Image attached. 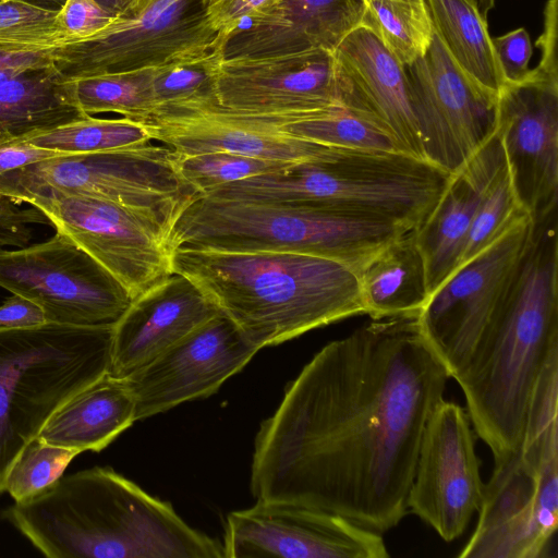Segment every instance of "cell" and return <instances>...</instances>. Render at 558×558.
I'll list each match as a JSON object with an SVG mask.
<instances>
[{
	"label": "cell",
	"mask_w": 558,
	"mask_h": 558,
	"mask_svg": "<svg viewBox=\"0 0 558 558\" xmlns=\"http://www.w3.org/2000/svg\"><path fill=\"white\" fill-rule=\"evenodd\" d=\"M417 314L323 347L256 434V500L304 505L383 534L408 514L421 439L449 373Z\"/></svg>",
	"instance_id": "6da1fadb"
},
{
	"label": "cell",
	"mask_w": 558,
	"mask_h": 558,
	"mask_svg": "<svg viewBox=\"0 0 558 558\" xmlns=\"http://www.w3.org/2000/svg\"><path fill=\"white\" fill-rule=\"evenodd\" d=\"M532 220L507 292L456 378L494 460L519 447L537 378L558 350L557 208Z\"/></svg>",
	"instance_id": "7a4b0ae2"
},
{
	"label": "cell",
	"mask_w": 558,
	"mask_h": 558,
	"mask_svg": "<svg viewBox=\"0 0 558 558\" xmlns=\"http://www.w3.org/2000/svg\"><path fill=\"white\" fill-rule=\"evenodd\" d=\"M49 558H223V545L111 468L60 476L2 513Z\"/></svg>",
	"instance_id": "3957f363"
},
{
	"label": "cell",
	"mask_w": 558,
	"mask_h": 558,
	"mask_svg": "<svg viewBox=\"0 0 558 558\" xmlns=\"http://www.w3.org/2000/svg\"><path fill=\"white\" fill-rule=\"evenodd\" d=\"M172 269L199 288L259 350L366 314L356 272L326 257L175 247Z\"/></svg>",
	"instance_id": "277c9868"
},
{
	"label": "cell",
	"mask_w": 558,
	"mask_h": 558,
	"mask_svg": "<svg viewBox=\"0 0 558 558\" xmlns=\"http://www.w3.org/2000/svg\"><path fill=\"white\" fill-rule=\"evenodd\" d=\"M451 174L404 153L335 147L322 158L228 183L204 196L312 206L415 231L438 203Z\"/></svg>",
	"instance_id": "5b68a950"
},
{
	"label": "cell",
	"mask_w": 558,
	"mask_h": 558,
	"mask_svg": "<svg viewBox=\"0 0 558 558\" xmlns=\"http://www.w3.org/2000/svg\"><path fill=\"white\" fill-rule=\"evenodd\" d=\"M558 371L534 387L519 447L494 460L478 519L460 558L548 557L558 526Z\"/></svg>",
	"instance_id": "8992f818"
},
{
	"label": "cell",
	"mask_w": 558,
	"mask_h": 558,
	"mask_svg": "<svg viewBox=\"0 0 558 558\" xmlns=\"http://www.w3.org/2000/svg\"><path fill=\"white\" fill-rule=\"evenodd\" d=\"M113 326L0 328V494L13 462L51 414L109 372Z\"/></svg>",
	"instance_id": "52a82bcc"
},
{
	"label": "cell",
	"mask_w": 558,
	"mask_h": 558,
	"mask_svg": "<svg viewBox=\"0 0 558 558\" xmlns=\"http://www.w3.org/2000/svg\"><path fill=\"white\" fill-rule=\"evenodd\" d=\"M412 231L384 221L293 204L198 196L173 225L168 244L209 250H275L340 262L355 272L389 242Z\"/></svg>",
	"instance_id": "ba28073f"
},
{
	"label": "cell",
	"mask_w": 558,
	"mask_h": 558,
	"mask_svg": "<svg viewBox=\"0 0 558 558\" xmlns=\"http://www.w3.org/2000/svg\"><path fill=\"white\" fill-rule=\"evenodd\" d=\"M178 154L151 142L130 148L68 154L0 175V195L26 203L43 194L93 197L123 206L167 236L201 194L184 180Z\"/></svg>",
	"instance_id": "9c48e42d"
},
{
	"label": "cell",
	"mask_w": 558,
	"mask_h": 558,
	"mask_svg": "<svg viewBox=\"0 0 558 558\" xmlns=\"http://www.w3.org/2000/svg\"><path fill=\"white\" fill-rule=\"evenodd\" d=\"M216 34L201 0H157L145 12L117 16L98 33L49 50L66 80L215 59Z\"/></svg>",
	"instance_id": "30bf717a"
},
{
	"label": "cell",
	"mask_w": 558,
	"mask_h": 558,
	"mask_svg": "<svg viewBox=\"0 0 558 558\" xmlns=\"http://www.w3.org/2000/svg\"><path fill=\"white\" fill-rule=\"evenodd\" d=\"M215 105L222 111L281 125L307 112L350 105V85L333 51L311 48L222 57L210 66Z\"/></svg>",
	"instance_id": "8fae6325"
},
{
	"label": "cell",
	"mask_w": 558,
	"mask_h": 558,
	"mask_svg": "<svg viewBox=\"0 0 558 558\" xmlns=\"http://www.w3.org/2000/svg\"><path fill=\"white\" fill-rule=\"evenodd\" d=\"M0 287L44 311L49 323L114 325L133 301L122 284L65 234L17 250L0 247Z\"/></svg>",
	"instance_id": "7c38bea8"
},
{
	"label": "cell",
	"mask_w": 558,
	"mask_h": 558,
	"mask_svg": "<svg viewBox=\"0 0 558 558\" xmlns=\"http://www.w3.org/2000/svg\"><path fill=\"white\" fill-rule=\"evenodd\" d=\"M533 228L522 218L458 267L420 312L423 335L456 379L499 307Z\"/></svg>",
	"instance_id": "4fadbf2b"
},
{
	"label": "cell",
	"mask_w": 558,
	"mask_h": 558,
	"mask_svg": "<svg viewBox=\"0 0 558 558\" xmlns=\"http://www.w3.org/2000/svg\"><path fill=\"white\" fill-rule=\"evenodd\" d=\"M405 74L425 157L454 173L495 134L498 96L461 70L435 32Z\"/></svg>",
	"instance_id": "5bb4252c"
},
{
	"label": "cell",
	"mask_w": 558,
	"mask_h": 558,
	"mask_svg": "<svg viewBox=\"0 0 558 558\" xmlns=\"http://www.w3.org/2000/svg\"><path fill=\"white\" fill-rule=\"evenodd\" d=\"M26 203L111 274L132 300L173 274L166 234L123 206L65 194L36 195Z\"/></svg>",
	"instance_id": "9a60e30c"
},
{
	"label": "cell",
	"mask_w": 558,
	"mask_h": 558,
	"mask_svg": "<svg viewBox=\"0 0 558 558\" xmlns=\"http://www.w3.org/2000/svg\"><path fill=\"white\" fill-rule=\"evenodd\" d=\"M468 411L445 399L432 413L418 449L409 511L446 542L460 537L485 490Z\"/></svg>",
	"instance_id": "2e32d148"
},
{
	"label": "cell",
	"mask_w": 558,
	"mask_h": 558,
	"mask_svg": "<svg viewBox=\"0 0 558 558\" xmlns=\"http://www.w3.org/2000/svg\"><path fill=\"white\" fill-rule=\"evenodd\" d=\"M225 558H387L380 533L300 504L257 500L228 514Z\"/></svg>",
	"instance_id": "e0dca14e"
},
{
	"label": "cell",
	"mask_w": 558,
	"mask_h": 558,
	"mask_svg": "<svg viewBox=\"0 0 558 558\" xmlns=\"http://www.w3.org/2000/svg\"><path fill=\"white\" fill-rule=\"evenodd\" d=\"M258 351L220 312L124 379L135 400L136 421L215 393Z\"/></svg>",
	"instance_id": "ac0fdd59"
},
{
	"label": "cell",
	"mask_w": 558,
	"mask_h": 558,
	"mask_svg": "<svg viewBox=\"0 0 558 558\" xmlns=\"http://www.w3.org/2000/svg\"><path fill=\"white\" fill-rule=\"evenodd\" d=\"M517 199L532 218L558 205V83L535 74L505 85L497 129Z\"/></svg>",
	"instance_id": "d6986e66"
},
{
	"label": "cell",
	"mask_w": 558,
	"mask_h": 558,
	"mask_svg": "<svg viewBox=\"0 0 558 558\" xmlns=\"http://www.w3.org/2000/svg\"><path fill=\"white\" fill-rule=\"evenodd\" d=\"M140 122L153 142L184 155L225 151L301 162L322 158L335 148L292 136L258 118L225 112L214 98L161 107Z\"/></svg>",
	"instance_id": "ffe728a7"
},
{
	"label": "cell",
	"mask_w": 558,
	"mask_h": 558,
	"mask_svg": "<svg viewBox=\"0 0 558 558\" xmlns=\"http://www.w3.org/2000/svg\"><path fill=\"white\" fill-rule=\"evenodd\" d=\"M219 313L190 279L173 272L135 298L114 324L108 373L128 378Z\"/></svg>",
	"instance_id": "44dd1931"
},
{
	"label": "cell",
	"mask_w": 558,
	"mask_h": 558,
	"mask_svg": "<svg viewBox=\"0 0 558 558\" xmlns=\"http://www.w3.org/2000/svg\"><path fill=\"white\" fill-rule=\"evenodd\" d=\"M351 90V105L374 117L403 153L426 160L413 112L405 66L366 26L350 32L333 50Z\"/></svg>",
	"instance_id": "7402d4cb"
},
{
	"label": "cell",
	"mask_w": 558,
	"mask_h": 558,
	"mask_svg": "<svg viewBox=\"0 0 558 558\" xmlns=\"http://www.w3.org/2000/svg\"><path fill=\"white\" fill-rule=\"evenodd\" d=\"M505 163L500 140L495 132L451 174L438 203L415 230L426 266L429 295L458 267L483 194Z\"/></svg>",
	"instance_id": "603a6c76"
},
{
	"label": "cell",
	"mask_w": 558,
	"mask_h": 558,
	"mask_svg": "<svg viewBox=\"0 0 558 558\" xmlns=\"http://www.w3.org/2000/svg\"><path fill=\"white\" fill-rule=\"evenodd\" d=\"M362 0H283L244 24L223 57L293 52L311 48L333 51L360 26Z\"/></svg>",
	"instance_id": "cb8c5ba5"
},
{
	"label": "cell",
	"mask_w": 558,
	"mask_h": 558,
	"mask_svg": "<svg viewBox=\"0 0 558 558\" xmlns=\"http://www.w3.org/2000/svg\"><path fill=\"white\" fill-rule=\"evenodd\" d=\"M50 57L0 70V144L87 117Z\"/></svg>",
	"instance_id": "d4e9b609"
},
{
	"label": "cell",
	"mask_w": 558,
	"mask_h": 558,
	"mask_svg": "<svg viewBox=\"0 0 558 558\" xmlns=\"http://www.w3.org/2000/svg\"><path fill=\"white\" fill-rule=\"evenodd\" d=\"M135 413L125 380L107 373L62 403L37 436L77 453L99 452L136 421Z\"/></svg>",
	"instance_id": "484cf974"
},
{
	"label": "cell",
	"mask_w": 558,
	"mask_h": 558,
	"mask_svg": "<svg viewBox=\"0 0 558 558\" xmlns=\"http://www.w3.org/2000/svg\"><path fill=\"white\" fill-rule=\"evenodd\" d=\"M356 276L371 319L417 314L429 298L415 231L404 232L380 248Z\"/></svg>",
	"instance_id": "4316f807"
},
{
	"label": "cell",
	"mask_w": 558,
	"mask_h": 558,
	"mask_svg": "<svg viewBox=\"0 0 558 558\" xmlns=\"http://www.w3.org/2000/svg\"><path fill=\"white\" fill-rule=\"evenodd\" d=\"M435 34L461 70L499 96L505 81L485 17L475 0H425Z\"/></svg>",
	"instance_id": "83f0119b"
},
{
	"label": "cell",
	"mask_w": 558,
	"mask_h": 558,
	"mask_svg": "<svg viewBox=\"0 0 558 558\" xmlns=\"http://www.w3.org/2000/svg\"><path fill=\"white\" fill-rule=\"evenodd\" d=\"M275 126L292 136L326 146L403 153L374 117L347 104L317 109L299 120Z\"/></svg>",
	"instance_id": "f1b7e54d"
},
{
	"label": "cell",
	"mask_w": 558,
	"mask_h": 558,
	"mask_svg": "<svg viewBox=\"0 0 558 558\" xmlns=\"http://www.w3.org/2000/svg\"><path fill=\"white\" fill-rule=\"evenodd\" d=\"M362 24L404 65L428 50L434 28L425 0H362Z\"/></svg>",
	"instance_id": "f546056e"
},
{
	"label": "cell",
	"mask_w": 558,
	"mask_h": 558,
	"mask_svg": "<svg viewBox=\"0 0 558 558\" xmlns=\"http://www.w3.org/2000/svg\"><path fill=\"white\" fill-rule=\"evenodd\" d=\"M64 154L101 153L153 142L140 121L129 118L101 119L87 116L19 140Z\"/></svg>",
	"instance_id": "4dcf8cb0"
},
{
	"label": "cell",
	"mask_w": 558,
	"mask_h": 558,
	"mask_svg": "<svg viewBox=\"0 0 558 558\" xmlns=\"http://www.w3.org/2000/svg\"><path fill=\"white\" fill-rule=\"evenodd\" d=\"M150 68L70 80L75 101L88 116L113 112L142 121L155 110Z\"/></svg>",
	"instance_id": "1f68e13d"
},
{
	"label": "cell",
	"mask_w": 558,
	"mask_h": 558,
	"mask_svg": "<svg viewBox=\"0 0 558 558\" xmlns=\"http://www.w3.org/2000/svg\"><path fill=\"white\" fill-rule=\"evenodd\" d=\"M292 163L295 162L267 160L225 151L178 154L177 158L181 175L201 195L228 183L281 171Z\"/></svg>",
	"instance_id": "d6a6232c"
},
{
	"label": "cell",
	"mask_w": 558,
	"mask_h": 558,
	"mask_svg": "<svg viewBox=\"0 0 558 558\" xmlns=\"http://www.w3.org/2000/svg\"><path fill=\"white\" fill-rule=\"evenodd\" d=\"M527 216L517 199L505 163L483 194L458 267L492 244L515 222Z\"/></svg>",
	"instance_id": "836d02e7"
},
{
	"label": "cell",
	"mask_w": 558,
	"mask_h": 558,
	"mask_svg": "<svg viewBox=\"0 0 558 558\" xmlns=\"http://www.w3.org/2000/svg\"><path fill=\"white\" fill-rule=\"evenodd\" d=\"M77 454L75 450L49 445L36 436L13 462L7 476L5 490L15 501L24 500L62 476Z\"/></svg>",
	"instance_id": "e575fe53"
},
{
	"label": "cell",
	"mask_w": 558,
	"mask_h": 558,
	"mask_svg": "<svg viewBox=\"0 0 558 558\" xmlns=\"http://www.w3.org/2000/svg\"><path fill=\"white\" fill-rule=\"evenodd\" d=\"M56 15L19 0H0V47L46 51L63 45Z\"/></svg>",
	"instance_id": "d590c367"
},
{
	"label": "cell",
	"mask_w": 558,
	"mask_h": 558,
	"mask_svg": "<svg viewBox=\"0 0 558 558\" xmlns=\"http://www.w3.org/2000/svg\"><path fill=\"white\" fill-rule=\"evenodd\" d=\"M217 60L205 64L171 63L151 66L155 110L194 99L214 98L210 66Z\"/></svg>",
	"instance_id": "8d00e7d4"
},
{
	"label": "cell",
	"mask_w": 558,
	"mask_h": 558,
	"mask_svg": "<svg viewBox=\"0 0 558 558\" xmlns=\"http://www.w3.org/2000/svg\"><path fill=\"white\" fill-rule=\"evenodd\" d=\"M205 17L215 32L214 54L222 58L233 35L250 20L283 0H201Z\"/></svg>",
	"instance_id": "74e56055"
},
{
	"label": "cell",
	"mask_w": 558,
	"mask_h": 558,
	"mask_svg": "<svg viewBox=\"0 0 558 558\" xmlns=\"http://www.w3.org/2000/svg\"><path fill=\"white\" fill-rule=\"evenodd\" d=\"M118 15L96 0H65L56 24L66 43L85 39L108 26Z\"/></svg>",
	"instance_id": "f35d334b"
},
{
	"label": "cell",
	"mask_w": 558,
	"mask_h": 558,
	"mask_svg": "<svg viewBox=\"0 0 558 558\" xmlns=\"http://www.w3.org/2000/svg\"><path fill=\"white\" fill-rule=\"evenodd\" d=\"M492 43L505 85H517L529 80L533 48L526 29L519 27L492 38Z\"/></svg>",
	"instance_id": "ab89813d"
},
{
	"label": "cell",
	"mask_w": 558,
	"mask_h": 558,
	"mask_svg": "<svg viewBox=\"0 0 558 558\" xmlns=\"http://www.w3.org/2000/svg\"><path fill=\"white\" fill-rule=\"evenodd\" d=\"M557 25L558 0H547L544 8V28L535 41V46L541 50V60L533 70L536 75L554 83H558Z\"/></svg>",
	"instance_id": "60d3db41"
},
{
	"label": "cell",
	"mask_w": 558,
	"mask_h": 558,
	"mask_svg": "<svg viewBox=\"0 0 558 558\" xmlns=\"http://www.w3.org/2000/svg\"><path fill=\"white\" fill-rule=\"evenodd\" d=\"M16 203L0 195V247L5 245H23L29 234L25 226L27 221L36 220L40 211L20 210Z\"/></svg>",
	"instance_id": "b9f144b4"
},
{
	"label": "cell",
	"mask_w": 558,
	"mask_h": 558,
	"mask_svg": "<svg viewBox=\"0 0 558 558\" xmlns=\"http://www.w3.org/2000/svg\"><path fill=\"white\" fill-rule=\"evenodd\" d=\"M46 322L43 308L20 294H13L0 305V328H25Z\"/></svg>",
	"instance_id": "7bdbcfd3"
},
{
	"label": "cell",
	"mask_w": 558,
	"mask_h": 558,
	"mask_svg": "<svg viewBox=\"0 0 558 558\" xmlns=\"http://www.w3.org/2000/svg\"><path fill=\"white\" fill-rule=\"evenodd\" d=\"M63 155L68 154L40 148L21 141L0 144V175L27 165Z\"/></svg>",
	"instance_id": "ee69618b"
},
{
	"label": "cell",
	"mask_w": 558,
	"mask_h": 558,
	"mask_svg": "<svg viewBox=\"0 0 558 558\" xmlns=\"http://www.w3.org/2000/svg\"><path fill=\"white\" fill-rule=\"evenodd\" d=\"M49 58V50L46 51H22L11 48L0 47V70L31 64L44 61Z\"/></svg>",
	"instance_id": "f6af8a7d"
},
{
	"label": "cell",
	"mask_w": 558,
	"mask_h": 558,
	"mask_svg": "<svg viewBox=\"0 0 558 558\" xmlns=\"http://www.w3.org/2000/svg\"><path fill=\"white\" fill-rule=\"evenodd\" d=\"M157 0H116L119 16H134L145 12Z\"/></svg>",
	"instance_id": "bcb514c9"
},
{
	"label": "cell",
	"mask_w": 558,
	"mask_h": 558,
	"mask_svg": "<svg viewBox=\"0 0 558 558\" xmlns=\"http://www.w3.org/2000/svg\"><path fill=\"white\" fill-rule=\"evenodd\" d=\"M19 1H22L24 3H27L29 5H33V7L43 9V10L52 11V12H58L63 7V4L65 2V0H19Z\"/></svg>",
	"instance_id": "7dc6e473"
},
{
	"label": "cell",
	"mask_w": 558,
	"mask_h": 558,
	"mask_svg": "<svg viewBox=\"0 0 558 558\" xmlns=\"http://www.w3.org/2000/svg\"><path fill=\"white\" fill-rule=\"evenodd\" d=\"M96 1L105 9H107L118 15L116 0H96Z\"/></svg>",
	"instance_id": "c3c4849f"
},
{
	"label": "cell",
	"mask_w": 558,
	"mask_h": 558,
	"mask_svg": "<svg viewBox=\"0 0 558 558\" xmlns=\"http://www.w3.org/2000/svg\"><path fill=\"white\" fill-rule=\"evenodd\" d=\"M478 8L484 11H490L495 5V0H476Z\"/></svg>",
	"instance_id": "681fc988"
}]
</instances>
